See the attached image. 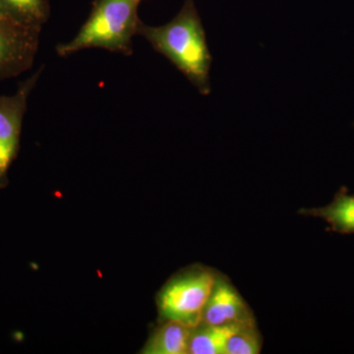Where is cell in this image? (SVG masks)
<instances>
[{
    "mask_svg": "<svg viewBox=\"0 0 354 354\" xmlns=\"http://www.w3.org/2000/svg\"><path fill=\"white\" fill-rule=\"evenodd\" d=\"M193 328L177 321L160 320L142 348L143 354H188Z\"/></svg>",
    "mask_w": 354,
    "mask_h": 354,
    "instance_id": "cell-7",
    "label": "cell"
},
{
    "mask_svg": "<svg viewBox=\"0 0 354 354\" xmlns=\"http://www.w3.org/2000/svg\"><path fill=\"white\" fill-rule=\"evenodd\" d=\"M299 214L323 218L329 223L330 230L337 234H354V195H349L346 188H342L328 206L302 209Z\"/></svg>",
    "mask_w": 354,
    "mask_h": 354,
    "instance_id": "cell-8",
    "label": "cell"
},
{
    "mask_svg": "<svg viewBox=\"0 0 354 354\" xmlns=\"http://www.w3.org/2000/svg\"><path fill=\"white\" fill-rule=\"evenodd\" d=\"M218 274L205 266L193 265L174 274L158 295L160 320L177 321L191 328L199 325Z\"/></svg>",
    "mask_w": 354,
    "mask_h": 354,
    "instance_id": "cell-3",
    "label": "cell"
},
{
    "mask_svg": "<svg viewBox=\"0 0 354 354\" xmlns=\"http://www.w3.org/2000/svg\"><path fill=\"white\" fill-rule=\"evenodd\" d=\"M138 35L169 59L200 94L209 95L213 57L194 0H185L176 17L165 25L153 27L142 22Z\"/></svg>",
    "mask_w": 354,
    "mask_h": 354,
    "instance_id": "cell-1",
    "label": "cell"
},
{
    "mask_svg": "<svg viewBox=\"0 0 354 354\" xmlns=\"http://www.w3.org/2000/svg\"><path fill=\"white\" fill-rule=\"evenodd\" d=\"M0 11L30 27L41 29L50 18L48 0H0Z\"/></svg>",
    "mask_w": 354,
    "mask_h": 354,
    "instance_id": "cell-10",
    "label": "cell"
},
{
    "mask_svg": "<svg viewBox=\"0 0 354 354\" xmlns=\"http://www.w3.org/2000/svg\"><path fill=\"white\" fill-rule=\"evenodd\" d=\"M41 29L30 27L0 11V82L32 68Z\"/></svg>",
    "mask_w": 354,
    "mask_h": 354,
    "instance_id": "cell-5",
    "label": "cell"
},
{
    "mask_svg": "<svg viewBox=\"0 0 354 354\" xmlns=\"http://www.w3.org/2000/svg\"><path fill=\"white\" fill-rule=\"evenodd\" d=\"M142 0H95L87 21L71 41L55 46L66 58L88 48H102L131 57L133 38L138 35V8Z\"/></svg>",
    "mask_w": 354,
    "mask_h": 354,
    "instance_id": "cell-2",
    "label": "cell"
},
{
    "mask_svg": "<svg viewBox=\"0 0 354 354\" xmlns=\"http://www.w3.org/2000/svg\"><path fill=\"white\" fill-rule=\"evenodd\" d=\"M241 326H212L200 323L193 328L188 354H225L228 339Z\"/></svg>",
    "mask_w": 354,
    "mask_h": 354,
    "instance_id": "cell-9",
    "label": "cell"
},
{
    "mask_svg": "<svg viewBox=\"0 0 354 354\" xmlns=\"http://www.w3.org/2000/svg\"><path fill=\"white\" fill-rule=\"evenodd\" d=\"M44 69V65L26 80L18 84L13 95H0V189L9 183L8 171L20 150L23 120L28 100Z\"/></svg>",
    "mask_w": 354,
    "mask_h": 354,
    "instance_id": "cell-4",
    "label": "cell"
},
{
    "mask_svg": "<svg viewBox=\"0 0 354 354\" xmlns=\"http://www.w3.org/2000/svg\"><path fill=\"white\" fill-rule=\"evenodd\" d=\"M206 325H246L255 322L252 311L230 283V279L218 274L215 286L203 310L201 322Z\"/></svg>",
    "mask_w": 354,
    "mask_h": 354,
    "instance_id": "cell-6",
    "label": "cell"
},
{
    "mask_svg": "<svg viewBox=\"0 0 354 354\" xmlns=\"http://www.w3.org/2000/svg\"><path fill=\"white\" fill-rule=\"evenodd\" d=\"M262 348V337L256 323L242 325L228 339L225 354H258Z\"/></svg>",
    "mask_w": 354,
    "mask_h": 354,
    "instance_id": "cell-11",
    "label": "cell"
}]
</instances>
